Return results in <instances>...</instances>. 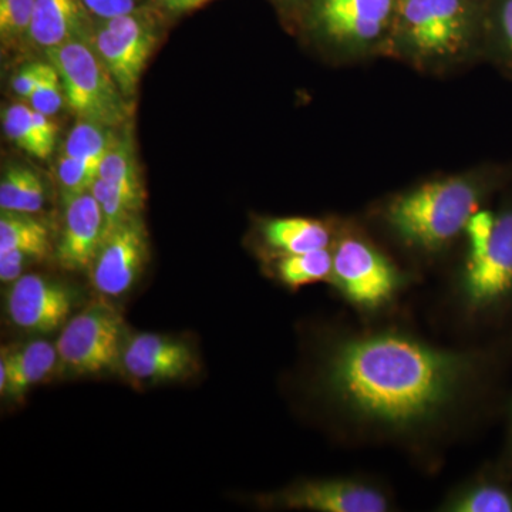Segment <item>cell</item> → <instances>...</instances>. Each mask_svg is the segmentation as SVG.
Wrapping results in <instances>:
<instances>
[{
  "instance_id": "obj_1",
  "label": "cell",
  "mask_w": 512,
  "mask_h": 512,
  "mask_svg": "<svg viewBox=\"0 0 512 512\" xmlns=\"http://www.w3.org/2000/svg\"><path fill=\"white\" fill-rule=\"evenodd\" d=\"M454 372L450 357L409 339L379 336L340 350L330 366V380L362 412L409 423L444 399Z\"/></svg>"
},
{
  "instance_id": "obj_2",
  "label": "cell",
  "mask_w": 512,
  "mask_h": 512,
  "mask_svg": "<svg viewBox=\"0 0 512 512\" xmlns=\"http://www.w3.org/2000/svg\"><path fill=\"white\" fill-rule=\"evenodd\" d=\"M480 198V185L473 178H441L394 198L387 221L404 241L439 249L466 229Z\"/></svg>"
},
{
  "instance_id": "obj_3",
  "label": "cell",
  "mask_w": 512,
  "mask_h": 512,
  "mask_svg": "<svg viewBox=\"0 0 512 512\" xmlns=\"http://www.w3.org/2000/svg\"><path fill=\"white\" fill-rule=\"evenodd\" d=\"M480 0H399L393 33L420 60L463 55L483 26Z\"/></svg>"
},
{
  "instance_id": "obj_4",
  "label": "cell",
  "mask_w": 512,
  "mask_h": 512,
  "mask_svg": "<svg viewBox=\"0 0 512 512\" xmlns=\"http://www.w3.org/2000/svg\"><path fill=\"white\" fill-rule=\"evenodd\" d=\"M47 60L62 79L66 104L77 119L119 128L128 117V103L119 84L97 55L89 35L47 50Z\"/></svg>"
},
{
  "instance_id": "obj_5",
  "label": "cell",
  "mask_w": 512,
  "mask_h": 512,
  "mask_svg": "<svg viewBox=\"0 0 512 512\" xmlns=\"http://www.w3.org/2000/svg\"><path fill=\"white\" fill-rule=\"evenodd\" d=\"M158 37L160 19L151 5L127 15L92 22V45L128 100L136 96Z\"/></svg>"
},
{
  "instance_id": "obj_6",
  "label": "cell",
  "mask_w": 512,
  "mask_h": 512,
  "mask_svg": "<svg viewBox=\"0 0 512 512\" xmlns=\"http://www.w3.org/2000/svg\"><path fill=\"white\" fill-rule=\"evenodd\" d=\"M123 320L107 303H93L66 323L56 342L59 362L80 375L113 370L123 359Z\"/></svg>"
},
{
  "instance_id": "obj_7",
  "label": "cell",
  "mask_w": 512,
  "mask_h": 512,
  "mask_svg": "<svg viewBox=\"0 0 512 512\" xmlns=\"http://www.w3.org/2000/svg\"><path fill=\"white\" fill-rule=\"evenodd\" d=\"M399 0H311L313 23L335 45L362 50L392 35Z\"/></svg>"
},
{
  "instance_id": "obj_8",
  "label": "cell",
  "mask_w": 512,
  "mask_h": 512,
  "mask_svg": "<svg viewBox=\"0 0 512 512\" xmlns=\"http://www.w3.org/2000/svg\"><path fill=\"white\" fill-rule=\"evenodd\" d=\"M147 259V231L136 214L104 235L90 268L94 289L101 295L119 298L136 285Z\"/></svg>"
},
{
  "instance_id": "obj_9",
  "label": "cell",
  "mask_w": 512,
  "mask_h": 512,
  "mask_svg": "<svg viewBox=\"0 0 512 512\" xmlns=\"http://www.w3.org/2000/svg\"><path fill=\"white\" fill-rule=\"evenodd\" d=\"M74 301L76 293L62 282L25 274L12 282L6 306L13 325L30 332L49 333L66 323Z\"/></svg>"
},
{
  "instance_id": "obj_10",
  "label": "cell",
  "mask_w": 512,
  "mask_h": 512,
  "mask_svg": "<svg viewBox=\"0 0 512 512\" xmlns=\"http://www.w3.org/2000/svg\"><path fill=\"white\" fill-rule=\"evenodd\" d=\"M336 281L350 301L376 306L386 301L396 288L392 265L366 242L346 238L333 255Z\"/></svg>"
},
{
  "instance_id": "obj_11",
  "label": "cell",
  "mask_w": 512,
  "mask_h": 512,
  "mask_svg": "<svg viewBox=\"0 0 512 512\" xmlns=\"http://www.w3.org/2000/svg\"><path fill=\"white\" fill-rule=\"evenodd\" d=\"M62 237L56 248L60 268L69 272L90 271L106 235L104 215L92 191L64 202Z\"/></svg>"
},
{
  "instance_id": "obj_12",
  "label": "cell",
  "mask_w": 512,
  "mask_h": 512,
  "mask_svg": "<svg viewBox=\"0 0 512 512\" xmlns=\"http://www.w3.org/2000/svg\"><path fill=\"white\" fill-rule=\"evenodd\" d=\"M121 362L128 375L148 382L183 379L197 369V359L187 343L154 333H140L131 339Z\"/></svg>"
},
{
  "instance_id": "obj_13",
  "label": "cell",
  "mask_w": 512,
  "mask_h": 512,
  "mask_svg": "<svg viewBox=\"0 0 512 512\" xmlns=\"http://www.w3.org/2000/svg\"><path fill=\"white\" fill-rule=\"evenodd\" d=\"M512 288V211L503 212L487 247L468 261L467 292L476 303L493 302Z\"/></svg>"
},
{
  "instance_id": "obj_14",
  "label": "cell",
  "mask_w": 512,
  "mask_h": 512,
  "mask_svg": "<svg viewBox=\"0 0 512 512\" xmlns=\"http://www.w3.org/2000/svg\"><path fill=\"white\" fill-rule=\"evenodd\" d=\"M288 508L323 512H382L387 510L384 495L352 481H313L282 494Z\"/></svg>"
},
{
  "instance_id": "obj_15",
  "label": "cell",
  "mask_w": 512,
  "mask_h": 512,
  "mask_svg": "<svg viewBox=\"0 0 512 512\" xmlns=\"http://www.w3.org/2000/svg\"><path fill=\"white\" fill-rule=\"evenodd\" d=\"M92 22L80 0H36L28 40L46 53L74 37L89 35Z\"/></svg>"
},
{
  "instance_id": "obj_16",
  "label": "cell",
  "mask_w": 512,
  "mask_h": 512,
  "mask_svg": "<svg viewBox=\"0 0 512 512\" xmlns=\"http://www.w3.org/2000/svg\"><path fill=\"white\" fill-rule=\"evenodd\" d=\"M59 362L56 345L46 340H33L16 350L2 349L0 365L6 367L8 380L2 396L19 399L29 389L52 375Z\"/></svg>"
},
{
  "instance_id": "obj_17",
  "label": "cell",
  "mask_w": 512,
  "mask_h": 512,
  "mask_svg": "<svg viewBox=\"0 0 512 512\" xmlns=\"http://www.w3.org/2000/svg\"><path fill=\"white\" fill-rule=\"evenodd\" d=\"M265 241L285 255L306 254L328 248L329 229L308 218H275L262 228Z\"/></svg>"
},
{
  "instance_id": "obj_18",
  "label": "cell",
  "mask_w": 512,
  "mask_h": 512,
  "mask_svg": "<svg viewBox=\"0 0 512 512\" xmlns=\"http://www.w3.org/2000/svg\"><path fill=\"white\" fill-rule=\"evenodd\" d=\"M46 185L23 164L6 165L0 180V210L36 214L45 207Z\"/></svg>"
},
{
  "instance_id": "obj_19",
  "label": "cell",
  "mask_w": 512,
  "mask_h": 512,
  "mask_svg": "<svg viewBox=\"0 0 512 512\" xmlns=\"http://www.w3.org/2000/svg\"><path fill=\"white\" fill-rule=\"evenodd\" d=\"M50 231L33 214L2 211L0 215V254L25 251L43 259L50 254Z\"/></svg>"
},
{
  "instance_id": "obj_20",
  "label": "cell",
  "mask_w": 512,
  "mask_h": 512,
  "mask_svg": "<svg viewBox=\"0 0 512 512\" xmlns=\"http://www.w3.org/2000/svg\"><path fill=\"white\" fill-rule=\"evenodd\" d=\"M99 178L111 185L144 195L140 171L130 134H123L101 158Z\"/></svg>"
},
{
  "instance_id": "obj_21",
  "label": "cell",
  "mask_w": 512,
  "mask_h": 512,
  "mask_svg": "<svg viewBox=\"0 0 512 512\" xmlns=\"http://www.w3.org/2000/svg\"><path fill=\"white\" fill-rule=\"evenodd\" d=\"M119 136L116 128L93 120L77 119L66 138L62 153L83 160L101 161Z\"/></svg>"
},
{
  "instance_id": "obj_22",
  "label": "cell",
  "mask_w": 512,
  "mask_h": 512,
  "mask_svg": "<svg viewBox=\"0 0 512 512\" xmlns=\"http://www.w3.org/2000/svg\"><path fill=\"white\" fill-rule=\"evenodd\" d=\"M333 271V255L328 248L306 254L285 255L278 264L279 278L293 289L315 284Z\"/></svg>"
},
{
  "instance_id": "obj_23",
  "label": "cell",
  "mask_w": 512,
  "mask_h": 512,
  "mask_svg": "<svg viewBox=\"0 0 512 512\" xmlns=\"http://www.w3.org/2000/svg\"><path fill=\"white\" fill-rule=\"evenodd\" d=\"M90 191H92L94 198L100 204L101 211H103L106 234L110 229L119 225L120 222L138 214L141 207H143L144 195L121 190V188L106 183L101 178H97Z\"/></svg>"
},
{
  "instance_id": "obj_24",
  "label": "cell",
  "mask_w": 512,
  "mask_h": 512,
  "mask_svg": "<svg viewBox=\"0 0 512 512\" xmlns=\"http://www.w3.org/2000/svg\"><path fill=\"white\" fill-rule=\"evenodd\" d=\"M100 161L83 160L60 154L57 160L56 177L63 202L92 190L99 178Z\"/></svg>"
},
{
  "instance_id": "obj_25",
  "label": "cell",
  "mask_w": 512,
  "mask_h": 512,
  "mask_svg": "<svg viewBox=\"0 0 512 512\" xmlns=\"http://www.w3.org/2000/svg\"><path fill=\"white\" fill-rule=\"evenodd\" d=\"M3 130L9 140L30 156L43 158L42 147L37 138L33 109L29 104L15 103L3 113Z\"/></svg>"
},
{
  "instance_id": "obj_26",
  "label": "cell",
  "mask_w": 512,
  "mask_h": 512,
  "mask_svg": "<svg viewBox=\"0 0 512 512\" xmlns=\"http://www.w3.org/2000/svg\"><path fill=\"white\" fill-rule=\"evenodd\" d=\"M483 26H487L498 55L512 69V0H488Z\"/></svg>"
},
{
  "instance_id": "obj_27",
  "label": "cell",
  "mask_w": 512,
  "mask_h": 512,
  "mask_svg": "<svg viewBox=\"0 0 512 512\" xmlns=\"http://www.w3.org/2000/svg\"><path fill=\"white\" fill-rule=\"evenodd\" d=\"M36 0H0V40L3 49L28 39Z\"/></svg>"
},
{
  "instance_id": "obj_28",
  "label": "cell",
  "mask_w": 512,
  "mask_h": 512,
  "mask_svg": "<svg viewBox=\"0 0 512 512\" xmlns=\"http://www.w3.org/2000/svg\"><path fill=\"white\" fill-rule=\"evenodd\" d=\"M28 103L33 110L40 111V113L47 114L50 117L56 116L62 109L63 104L66 103L62 79H60V74L52 63L49 62L45 76L37 84Z\"/></svg>"
},
{
  "instance_id": "obj_29",
  "label": "cell",
  "mask_w": 512,
  "mask_h": 512,
  "mask_svg": "<svg viewBox=\"0 0 512 512\" xmlns=\"http://www.w3.org/2000/svg\"><path fill=\"white\" fill-rule=\"evenodd\" d=\"M454 511L463 512H510L512 498L510 494L495 487H481L458 501Z\"/></svg>"
},
{
  "instance_id": "obj_30",
  "label": "cell",
  "mask_w": 512,
  "mask_h": 512,
  "mask_svg": "<svg viewBox=\"0 0 512 512\" xmlns=\"http://www.w3.org/2000/svg\"><path fill=\"white\" fill-rule=\"evenodd\" d=\"M80 3L93 20L116 18L151 5L150 0H80Z\"/></svg>"
},
{
  "instance_id": "obj_31",
  "label": "cell",
  "mask_w": 512,
  "mask_h": 512,
  "mask_svg": "<svg viewBox=\"0 0 512 512\" xmlns=\"http://www.w3.org/2000/svg\"><path fill=\"white\" fill-rule=\"evenodd\" d=\"M495 217L490 211H477L468 221L466 232L470 242V258L477 256L487 247L495 227Z\"/></svg>"
},
{
  "instance_id": "obj_32",
  "label": "cell",
  "mask_w": 512,
  "mask_h": 512,
  "mask_svg": "<svg viewBox=\"0 0 512 512\" xmlns=\"http://www.w3.org/2000/svg\"><path fill=\"white\" fill-rule=\"evenodd\" d=\"M49 62L28 63L13 76L12 89L20 99L29 101L37 84L45 76Z\"/></svg>"
},
{
  "instance_id": "obj_33",
  "label": "cell",
  "mask_w": 512,
  "mask_h": 512,
  "mask_svg": "<svg viewBox=\"0 0 512 512\" xmlns=\"http://www.w3.org/2000/svg\"><path fill=\"white\" fill-rule=\"evenodd\" d=\"M40 261L36 255L30 254L25 251H9L5 254H0V279L3 284H12L20 276L25 275L23 271L29 265L35 264Z\"/></svg>"
},
{
  "instance_id": "obj_34",
  "label": "cell",
  "mask_w": 512,
  "mask_h": 512,
  "mask_svg": "<svg viewBox=\"0 0 512 512\" xmlns=\"http://www.w3.org/2000/svg\"><path fill=\"white\" fill-rule=\"evenodd\" d=\"M33 123H35L37 138H39L40 147H42L43 158H47L53 153L57 140L56 121L53 117L40 111L33 110Z\"/></svg>"
},
{
  "instance_id": "obj_35",
  "label": "cell",
  "mask_w": 512,
  "mask_h": 512,
  "mask_svg": "<svg viewBox=\"0 0 512 512\" xmlns=\"http://www.w3.org/2000/svg\"><path fill=\"white\" fill-rule=\"evenodd\" d=\"M165 12L181 15V13L191 12V10L201 8L210 0H154Z\"/></svg>"
}]
</instances>
